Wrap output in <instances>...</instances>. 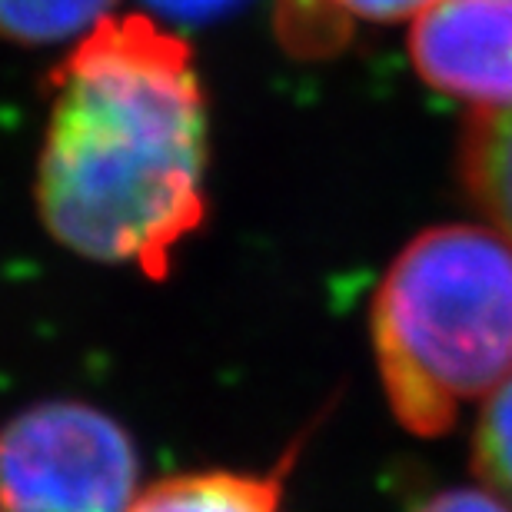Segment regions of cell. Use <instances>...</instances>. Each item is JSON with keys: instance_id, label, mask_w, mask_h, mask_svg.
<instances>
[{"instance_id": "obj_1", "label": "cell", "mask_w": 512, "mask_h": 512, "mask_svg": "<svg viewBox=\"0 0 512 512\" xmlns=\"http://www.w3.org/2000/svg\"><path fill=\"white\" fill-rule=\"evenodd\" d=\"M37 207L50 237L153 280L207 217V100L187 40L104 17L50 74Z\"/></svg>"}, {"instance_id": "obj_2", "label": "cell", "mask_w": 512, "mask_h": 512, "mask_svg": "<svg viewBox=\"0 0 512 512\" xmlns=\"http://www.w3.org/2000/svg\"><path fill=\"white\" fill-rule=\"evenodd\" d=\"M373 346L399 426L449 433L512 376V243L469 223L423 230L376 290Z\"/></svg>"}, {"instance_id": "obj_3", "label": "cell", "mask_w": 512, "mask_h": 512, "mask_svg": "<svg viewBox=\"0 0 512 512\" xmlns=\"http://www.w3.org/2000/svg\"><path fill=\"white\" fill-rule=\"evenodd\" d=\"M137 449L87 403H40L0 426V512H130Z\"/></svg>"}, {"instance_id": "obj_4", "label": "cell", "mask_w": 512, "mask_h": 512, "mask_svg": "<svg viewBox=\"0 0 512 512\" xmlns=\"http://www.w3.org/2000/svg\"><path fill=\"white\" fill-rule=\"evenodd\" d=\"M409 57L439 94L512 107V0H436L409 30Z\"/></svg>"}, {"instance_id": "obj_5", "label": "cell", "mask_w": 512, "mask_h": 512, "mask_svg": "<svg viewBox=\"0 0 512 512\" xmlns=\"http://www.w3.org/2000/svg\"><path fill=\"white\" fill-rule=\"evenodd\" d=\"M459 177L493 230L512 243V107L469 117L459 140Z\"/></svg>"}, {"instance_id": "obj_6", "label": "cell", "mask_w": 512, "mask_h": 512, "mask_svg": "<svg viewBox=\"0 0 512 512\" xmlns=\"http://www.w3.org/2000/svg\"><path fill=\"white\" fill-rule=\"evenodd\" d=\"M436 0H280L276 27L283 44L296 54H333L350 34V20H389L419 17Z\"/></svg>"}, {"instance_id": "obj_7", "label": "cell", "mask_w": 512, "mask_h": 512, "mask_svg": "<svg viewBox=\"0 0 512 512\" xmlns=\"http://www.w3.org/2000/svg\"><path fill=\"white\" fill-rule=\"evenodd\" d=\"M130 512H280V476L183 473L150 486Z\"/></svg>"}, {"instance_id": "obj_8", "label": "cell", "mask_w": 512, "mask_h": 512, "mask_svg": "<svg viewBox=\"0 0 512 512\" xmlns=\"http://www.w3.org/2000/svg\"><path fill=\"white\" fill-rule=\"evenodd\" d=\"M117 0H0V34L17 44L54 40L94 30Z\"/></svg>"}, {"instance_id": "obj_9", "label": "cell", "mask_w": 512, "mask_h": 512, "mask_svg": "<svg viewBox=\"0 0 512 512\" xmlns=\"http://www.w3.org/2000/svg\"><path fill=\"white\" fill-rule=\"evenodd\" d=\"M473 469L489 493L512 506V376L486 396L473 439Z\"/></svg>"}, {"instance_id": "obj_10", "label": "cell", "mask_w": 512, "mask_h": 512, "mask_svg": "<svg viewBox=\"0 0 512 512\" xmlns=\"http://www.w3.org/2000/svg\"><path fill=\"white\" fill-rule=\"evenodd\" d=\"M416 512H512V506L493 496L489 489H446Z\"/></svg>"}, {"instance_id": "obj_11", "label": "cell", "mask_w": 512, "mask_h": 512, "mask_svg": "<svg viewBox=\"0 0 512 512\" xmlns=\"http://www.w3.org/2000/svg\"><path fill=\"white\" fill-rule=\"evenodd\" d=\"M150 4L157 14L170 17V20H187V24H207V20H217L230 10H237L243 0H143Z\"/></svg>"}]
</instances>
